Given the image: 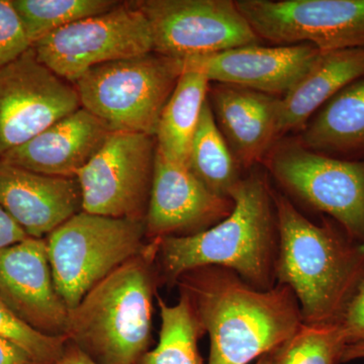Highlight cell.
Instances as JSON below:
<instances>
[{
  "label": "cell",
  "mask_w": 364,
  "mask_h": 364,
  "mask_svg": "<svg viewBox=\"0 0 364 364\" xmlns=\"http://www.w3.org/2000/svg\"><path fill=\"white\" fill-rule=\"evenodd\" d=\"M176 286L210 338L208 364H249L291 338L303 326L291 287L258 289L220 267L196 268Z\"/></svg>",
  "instance_id": "6da1fadb"
},
{
  "label": "cell",
  "mask_w": 364,
  "mask_h": 364,
  "mask_svg": "<svg viewBox=\"0 0 364 364\" xmlns=\"http://www.w3.org/2000/svg\"><path fill=\"white\" fill-rule=\"evenodd\" d=\"M274 188L267 172L249 170L230 193L234 208L200 233L160 239V282L176 286L184 273L205 267L228 268L258 289L277 286L279 234Z\"/></svg>",
  "instance_id": "7a4b0ae2"
},
{
  "label": "cell",
  "mask_w": 364,
  "mask_h": 364,
  "mask_svg": "<svg viewBox=\"0 0 364 364\" xmlns=\"http://www.w3.org/2000/svg\"><path fill=\"white\" fill-rule=\"evenodd\" d=\"M279 246L277 284L291 287L305 325L334 324L364 273V243L336 222H311L275 191Z\"/></svg>",
  "instance_id": "3957f363"
},
{
  "label": "cell",
  "mask_w": 364,
  "mask_h": 364,
  "mask_svg": "<svg viewBox=\"0 0 364 364\" xmlns=\"http://www.w3.org/2000/svg\"><path fill=\"white\" fill-rule=\"evenodd\" d=\"M159 240L91 289L69 311L67 340L98 364H136L149 350L153 299L160 282Z\"/></svg>",
  "instance_id": "277c9868"
},
{
  "label": "cell",
  "mask_w": 364,
  "mask_h": 364,
  "mask_svg": "<svg viewBox=\"0 0 364 364\" xmlns=\"http://www.w3.org/2000/svg\"><path fill=\"white\" fill-rule=\"evenodd\" d=\"M181 74V60L150 52L93 67L74 86L81 107L111 133L155 136Z\"/></svg>",
  "instance_id": "5b68a950"
},
{
  "label": "cell",
  "mask_w": 364,
  "mask_h": 364,
  "mask_svg": "<svg viewBox=\"0 0 364 364\" xmlns=\"http://www.w3.org/2000/svg\"><path fill=\"white\" fill-rule=\"evenodd\" d=\"M53 279L69 310L147 245L146 223L85 210L46 238Z\"/></svg>",
  "instance_id": "8992f818"
},
{
  "label": "cell",
  "mask_w": 364,
  "mask_h": 364,
  "mask_svg": "<svg viewBox=\"0 0 364 364\" xmlns=\"http://www.w3.org/2000/svg\"><path fill=\"white\" fill-rule=\"evenodd\" d=\"M262 164L286 196L327 215L364 243V160L338 159L314 152L296 136H282Z\"/></svg>",
  "instance_id": "52a82bcc"
},
{
  "label": "cell",
  "mask_w": 364,
  "mask_h": 364,
  "mask_svg": "<svg viewBox=\"0 0 364 364\" xmlns=\"http://www.w3.org/2000/svg\"><path fill=\"white\" fill-rule=\"evenodd\" d=\"M41 63L71 85L93 67L153 52L149 23L133 1L58 28L33 45Z\"/></svg>",
  "instance_id": "ba28073f"
},
{
  "label": "cell",
  "mask_w": 364,
  "mask_h": 364,
  "mask_svg": "<svg viewBox=\"0 0 364 364\" xmlns=\"http://www.w3.org/2000/svg\"><path fill=\"white\" fill-rule=\"evenodd\" d=\"M156 138L117 132L76 178L83 210L90 214L145 221L154 176Z\"/></svg>",
  "instance_id": "9c48e42d"
},
{
  "label": "cell",
  "mask_w": 364,
  "mask_h": 364,
  "mask_svg": "<svg viewBox=\"0 0 364 364\" xmlns=\"http://www.w3.org/2000/svg\"><path fill=\"white\" fill-rule=\"evenodd\" d=\"M261 41L320 52L364 47V0H235Z\"/></svg>",
  "instance_id": "30bf717a"
},
{
  "label": "cell",
  "mask_w": 364,
  "mask_h": 364,
  "mask_svg": "<svg viewBox=\"0 0 364 364\" xmlns=\"http://www.w3.org/2000/svg\"><path fill=\"white\" fill-rule=\"evenodd\" d=\"M149 23L153 52L177 60L260 44L233 0H136Z\"/></svg>",
  "instance_id": "8fae6325"
},
{
  "label": "cell",
  "mask_w": 364,
  "mask_h": 364,
  "mask_svg": "<svg viewBox=\"0 0 364 364\" xmlns=\"http://www.w3.org/2000/svg\"><path fill=\"white\" fill-rule=\"evenodd\" d=\"M80 107L75 86L41 63L31 48L0 69V158Z\"/></svg>",
  "instance_id": "7c38bea8"
},
{
  "label": "cell",
  "mask_w": 364,
  "mask_h": 364,
  "mask_svg": "<svg viewBox=\"0 0 364 364\" xmlns=\"http://www.w3.org/2000/svg\"><path fill=\"white\" fill-rule=\"evenodd\" d=\"M0 298L36 331L67 339L70 310L55 287L46 239L0 251Z\"/></svg>",
  "instance_id": "4fadbf2b"
},
{
  "label": "cell",
  "mask_w": 364,
  "mask_h": 364,
  "mask_svg": "<svg viewBox=\"0 0 364 364\" xmlns=\"http://www.w3.org/2000/svg\"><path fill=\"white\" fill-rule=\"evenodd\" d=\"M233 208L232 198L208 191L186 165L167 159L156 148L145 220L148 240L200 233L226 219Z\"/></svg>",
  "instance_id": "5bb4252c"
},
{
  "label": "cell",
  "mask_w": 364,
  "mask_h": 364,
  "mask_svg": "<svg viewBox=\"0 0 364 364\" xmlns=\"http://www.w3.org/2000/svg\"><path fill=\"white\" fill-rule=\"evenodd\" d=\"M320 51L314 46H242L207 56L181 60L182 72L282 98L310 70Z\"/></svg>",
  "instance_id": "9a60e30c"
},
{
  "label": "cell",
  "mask_w": 364,
  "mask_h": 364,
  "mask_svg": "<svg viewBox=\"0 0 364 364\" xmlns=\"http://www.w3.org/2000/svg\"><path fill=\"white\" fill-rule=\"evenodd\" d=\"M0 205L31 238L46 239L82 212L76 177L45 176L0 161Z\"/></svg>",
  "instance_id": "2e32d148"
},
{
  "label": "cell",
  "mask_w": 364,
  "mask_h": 364,
  "mask_svg": "<svg viewBox=\"0 0 364 364\" xmlns=\"http://www.w3.org/2000/svg\"><path fill=\"white\" fill-rule=\"evenodd\" d=\"M208 100L220 131L242 168L262 164L279 139L282 98L226 83L210 82Z\"/></svg>",
  "instance_id": "e0dca14e"
},
{
  "label": "cell",
  "mask_w": 364,
  "mask_h": 364,
  "mask_svg": "<svg viewBox=\"0 0 364 364\" xmlns=\"http://www.w3.org/2000/svg\"><path fill=\"white\" fill-rule=\"evenodd\" d=\"M109 134L100 119L80 107L9 151L0 161L45 176L76 177Z\"/></svg>",
  "instance_id": "ac0fdd59"
},
{
  "label": "cell",
  "mask_w": 364,
  "mask_h": 364,
  "mask_svg": "<svg viewBox=\"0 0 364 364\" xmlns=\"http://www.w3.org/2000/svg\"><path fill=\"white\" fill-rule=\"evenodd\" d=\"M364 78V47L321 52L310 70L282 98L279 139L299 132L340 90Z\"/></svg>",
  "instance_id": "d6986e66"
},
{
  "label": "cell",
  "mask_w": 364,
  "mask_h": 364,
  "mask_svg": "<svg viewBox=\"0 0 364 364\" xmlns=\"http://www.w3.org/2000/svg\"><path fill=\"white\" fill-rule=\"evenodd\" d=\"M301 145L338 159L364 160V78L330 98L299 132Z\"/></svg>",
  "instance_id": "ffe728a7"
},
{
  "label": "cell",
  "mask_w": 364,
  "mask_h": 364,
  "mask_svg": "<svg viewBox=\"0 0 364 364\" xmlns=\"http://www.w3.org/2000/svg\"><path fill=\"white\" fill-rule=\"evenodd\" d=\"M210 85L203 74L182 72L163 109L155 135L157 149L167 159L188 166L191 141L208 100Z\"/></svg>",
  "instance_id": "44dd1931"
},
{
  "label": "cell",
  "mask_w": 364,
  "mask_h": 364,
  "mask_svg": "<svg viewBox=\"0 0 364 364\" xmlns=\"http://www.w3.org/2000/svg\"><path fill=\"white\" fill-rule=\"evenodd\" d=\"M188 167L208 191L222 198H230L232 189L244 176L243 168L218 127L208 100L191 141Z\"/></svg>",
  "instance_id": "7402d4cb"
},
{
  "label": "cell",
  "mask_w": 364,
  "mask_h": 364,
  "mask_svg": "<svg viewBox=\"0 0 364 364\" xmlns=\"http://www.w3.org/2000/svg\"><path fill=\"white\" fill-rule=\"evenodd\" d=\"M156 301L161 318L159 339L136 364H203L198 340L205 334L188 299L181 294L178 303L169 306L157 293Z\"/></svg>",
  "instance_id": "603a6c76"
},
{
  "label": "cell",
  "mask_w": 364,
  "mask_h": 364,
  "mask_svg": "<svg viewBox=\"0 0 364 364\" xmlns=\"http://www.w3.org/2000/svg\"><path fill=\"white\" fill-rule=\"evenodd\" d=\"M32 45L58 28L112 11L114 0H11Z\"/></svg>",
  "instance_id": "cb8c5ba5"
},
{
  "label": "cell",
  "mask_w": 364,
  "mask_h": 364,
  "mask_svg": "<svg viewBox=\"0 0 364 364\" xmlns=\"http://www.w3.org/2000/svg\"><path fill=\"white\" fill-rule=\"evenodd\" d=\"M346 343L338 325L303 324L272 352V364L343 363Z\"/></svg>",
  "instance_id": "d4e9b609"
},
{
  "label": "cell",
  "mask_w": 364,
  "mask_h": 364,
  "mask_svg": "<svg viewBox=\"0 0 364 364\" xmlns=\"http://www.w3.org/2000/svg\"><path fill=\"white\" fill-rule=\"evenodd\" d=\"M0 337L25 350L38 364H53L65 350L66 338L36 331L14 315L0 298Z\"/></svg>",
  "instance_id": "484cf974"
},
{
  "label": "cell",
  "mask_w": 364,
  "mask_h": 364,
  "mask_svg": "<svg viewBox=\"0 0 364 364\" xmlns=\"http://www.w3.org/2000/svg\"><path fill=\"white\" fill-rule=\"evenodd\" d=\"M32 47L11 0H0V69Z\"/></svg>",
  "instance_id": "4316f807"
},
{
  "label": "cell",
  "mask_w": 364,
  "mask_h": 364,
  "mask_svg": "<svg viewBox=\"0 0 364 364\" xmlns=\"http://www.w3.org/2000/svg\"><path fill=\"white\" fill-rule=\"evenodd\" d=\"M336 324L346 348L364 346V273Z\"/></svg>",
  "instance_id": "83f0119b"
},
{
  "label": "cell",
  "mask_w": 364,
  "mask_h": 364,
  "mask_svg": "<svg viewBox=\"0 0 364 364\" xmlns=\"http://www.w3.org/2000/svg\"><path fill=\"white\" fill-rule=\"evenodd\" d=\"M28 238L26 232L0 205V251Z\"/></svg>",
  "instance_id": "f1b7e54d"
},
{
  "label": "cell",
  "mask_w": 364,
  "mask_h": 364,
  "mask_svg": "<svg viewBox=\"0 0 364 364\" xmlns=\"http://www.w3.org/2000/svg\"><path fill=\"white\" fill-rule=\"evenodd\" d=\"M0 364H38L25 350L0 337Z\"/></svg>",
  "instance_id": "f546056e"
},
{
  "label": "cell",
  "mask_w": 364,
  "mask_h": 364,
  "mask_svg": "<svg viewBox=\"0 0 364 364\" xmlns=\"http://www.w3.org/2000/svg\"><path fill=\"white\" fill-rule=\"evenodd\" d=\"M53 364H98L92 360L85 352L81 351L75 345L67 341L65 350L58 360Z\"/></svg>",
  "instance_id": "4dcf8cb0"
},
{
  "label": "cell",
  "mask_w": 364,
  "mask_h": 364,
  "mask_svg": "<svg viewBox=\"0 0 364 364\" xmlns=\"http://www.w3.org/2000/svg\"><path fill=\"white\" fill-rule=\"evenodd\" d=\"M360 358H364V346L350 347V348L345 349L343 363Z\"/></svg>",
  "instance_id": "1f68e13d"
},
{
  "label": "cell",
  "mask_w": 364,
  "mask_h": 364,
  "mask_svg": "<svg viewBox=\"0 0 364 364\" xmlns=\"http://www.w3.org/2000/svg\"><path fill=\"white\" fill-rule=\"evenodd\" d=\"M256 364H272V352L270 353L264 354L257 359Z\"/></svg>",
  "instance_id": "d6a6232c"
}]
</instances>
